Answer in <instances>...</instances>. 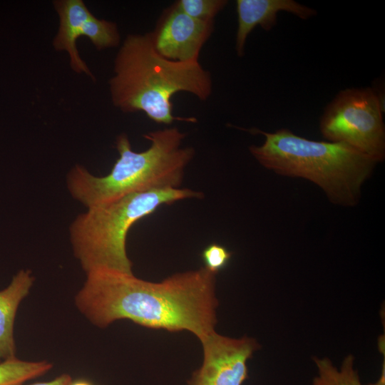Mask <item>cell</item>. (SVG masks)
<instances>
[{
    "label": "cell",
    "instance_id": "10",
    "mask_svg": "<svg viewBox=\"0 0 385 385\" xmlns=\"http://www.w3.org/2000/svg\"><path fill=\"white\" fill-rule=\"evenodd\" d=\"M237 29L235 50L238 56L245 55L247 36L260 26L269 31L277 24L279 11L291 13L307 20L315 15L317 11L293 0H237Z\"/></svg>",
    "mask_w": 385,
    "mask_h": 385
},
{
    "label": "cell",
    "instance_id": "12",
    "mask_svg": "<svg viewBox=\"0 0 385 385\" xmlns=\"http://www.w3.org/2000/svg\"><path fill=\"white\" fill-rule=\"evenodd\" d=\"M53 365L43 360L29 361L16 357L0 363V385H23L48 373Z\"/></svg>",
    "mask_w": 385,
    "mask_h": 385
},
{
    "label": "cell",
    "instance_id": "16",
    "mask_svg": "<svg viewBox=\"0 0 385 385\" xmlns=\"http://www.w3.org/2000/svg\"><path fill=\"white\" fill-rule=\"evenodd\" d=\"M73 379L68 374H62L50 381L36 382L29 385H70Z\"/></svg>",
    "mask_w": 385,
    "mask_h": 385
},
{
    "label": "cell",
    "instance_id": "1",
    "mask_svg": "<svg viewBox=\"0 0 385 385\" xmlns=\"http://www.w3.org/2000/svg\"><path fill=\"white\" fill-rule=\"evenodd\" d=\"M216 274L204 267L151 282L110 270L86 273L75 296L78 311L94 326L105 328L128 319L151 329L188 331L200 340L217 324Z\"/></svg>",
    "mask_w": 385,
    "mask_h": 385
},
{
    "label": "cell",
    "instance_id": "13",
    "mask_svg": "<svg viewBox=\"0 0 385 385\" xmlns=\"http://www.w3.org/2000/svg\"><path fill=\"white\" fill-rule=\"evenodd\" d=\"M318 376L313 385H362L354 368V358L349 354L344 358L339 369L328 358H314Z\"/></svg>",
    "mask_w": 385,
    "mask_h": 385
},
{
    "label": "cell",
    "instance_id": "17",
    "mask_svg": "<svg viewBox=\"0 0 385 385\" xmlns=\"http://www.w3.org/2000/svg\"><path fill=\"white\" fill-rule=\"evenodd\" d=\"M369 385H385V362L384 360L383 367L381 370V374L379 379L374 384H370Z\"/></svg>",
    "mask_w": 385,
    "mask_h": 385
},
{
    "label": "cell",
    "instance_id": "9",
    "mask_svg": "<svg viewBox=\"0 0 385 385\" xmlns=\"http://www.w3.org/2000/svg\"><path fill=\"white\" fill-rule=\"evenodd\" d=\"M214 30V21L190 17L173 5L152 32L158 53L169 60L199 61L200 51Z\"/></svg>",
    "mask_w": 385,
    "mask_h": 385
},
{
    "label": "cell",
    "instance_id": "6",
    "mask_svg": "<svg viewBox=\"0 0 385 385\" xmlns=\"http://www.w3.org/2000/svg\"><path fill=\"white\" fill-rule=\"evenodd\" d=\"M384 112L374 89L346 88L325 108L319 130L327 141L347 145L378 163L385 158Z\"/></svg>",
    "mask_w": 385,
    "mask_h": 385
},
{
    "label": "cell",
    "instance_id": "7",
    "mask_svg": "<svg viewBox=\"0 0 385 385\" xmlns=\"http://www.w3.org/2000/svg\"><path fill=\"white\" fill-rule=\"evenodd\" d=\"M58 16V29L53 40L56 51H66L70 66L78 73H85L94 80L87 64L80 56L76 42L87 37L98 50L116 47L120 41L117 24L96 18L82 0H58L53 2Z\"/></svg>",
    "mask_w": 385,
    "mask_h": 385
},
{
    "label": "cell",
    "instance_id": "18",
    "mask_svg": "<svg viewBox=\"0 0 385 385\" xmlns=\"http://www.w3.org/2000/svg\"><path fill=\"white\" fill-rule=\"evenodd\" d=\"M70 385H94L91 381L81 379L77 380H73Z\"/></svg>",
    "mask_w": 385,
    "mask_h": 385
},
{
    "label": "cell",
    "instance_id": "15",
    "mask_svg": "<svg viewBox=\"0 0 385 385\" xmlns=\"http://www.w3.org/2000/svg\"><path fill=\"white\" fill-rule=\"evenodd\" d=\"M231 257L230 251L216 242L208 245L201 253L204 267L215 274L227 267Z\"/></svg>",
    "mask_w": 385,
    "mask_h": 385
},
{
    "label": "cell",
    "instance_id": "5",
    "mask_svg": "<svg viewBox=\"0 0 385 385\" xmlns=\"http://www.w3.org/2000/svg\"><path fill=\"white\" fill-rule=\"evenodd\" d=\"M203 192L188 188H168L135 192L78 215L70 226L73 252L86 273L97 270L132 272L126 252L130 227L163 205L188 198H202Z\"/></svg>",
    "mask_w": 385,
    "mask_h": 385
},
{
    "label": "cell",
    "instance_id": "14",
    "mask_svg": "<svg viewBox=\"0 0 385 385\" xmlns=\"http://www.w3.org/2000/svg\"><path fill=\"white\" fill-rule=\"evenodd\" d=\"M226 0H180L174 5L192 18L214 21L217 14L227 4Z\"/></svg>",
    "mask_w": 385,
    "mask_h": 385
},
{
    "label": "cell",
    "instance_id": "8",
    "mask_svg": "<svg viewBox=\"0 0 385 385\" xmlns=\"http://www.w3.org/2000/svg\"><path fill=\"white\" fill-rule=\"evenodd\" d=\"M203 349L201 366L188 385H242L247 378V361L259 348L252 338L239 339L212 332L200 340Z\"/></svg>",
    "mask_w": 385,
    "mask_h": 385
},
{
    "label": "cell",
    "instance_id": "11",
    "mask_svg": "<svg viewBox=\"0 0 385 385\" xmlns=\"http://www.w3.org/2000/svg\"><path fill=\"white\" fill-rule=\"evenodd\" d=\"M34 277L29 270H21L7 287L0 291V359L16 357L14 327L17 309L29 294Z\"/></svg>",
    "mask_w": 385,
    "mask_h": 385
},
{
    "label": "cell",
    "instance_id": "4",
    "mask_svg": "<svg viewBox=\"0 0 385 385\" xmlns=\"http://www.w3.org/2000/svg\"><path fill=\"white\" fill-rule=\"evenodd\" d=\"M247 130L265 137L261 145L249 147L250 153L262 166L280 175L312 182L334 205H356L362 185L377 164L344 143L309 140L287 128L274 133L258 128Z\"/></svg>",
    "mask_w": 385,
    "mask_h": 385
},
{
    "label": "cell",
    "instance_id": "2",
    "mask_svg": "<svg viewBox=\"0 0 385 385\" xmlns=\"http://www.w3.org/2000/svg\"><path fill=\"white\" fill-rule=\"evenodd\" d=\"M108 85L111 101L120 111L143 112L155 123L165 125L196 121L173 114V95L183 91L206 101L212 91L209 71L199 61H175L160 55L152 32L126 36L114 59Z\"/></svg>",
    "mask_w": 385,
    "mask_h": 385
},
{
    "label": "cell",
    "instance_id": "3",
    "mask_svg": "<svg viewBox=\"0 0 385 385\" xmlns=\"http://www.w3.org/2000/svg\"><path fill=\"white\" fill-rule=\"evenodd\" d=\"M143 136L150 145L142 152L132 150L126 134L117 137L119 157L105 176H95L76 165L67 175L72 197L89 209L135 192L180 188L185 168L195 153L192 147L181 146L186 134L170 127Z\"/></svg>",
    "mask_w": 385,
    "mask_h": 385
}]
</instances>
